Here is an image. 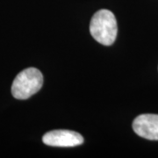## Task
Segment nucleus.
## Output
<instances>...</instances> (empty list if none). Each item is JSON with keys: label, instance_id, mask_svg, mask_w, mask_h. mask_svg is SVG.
Listing matches in <instances>:
<instances>
[{"label": "nucleus", "instance_id": "f257e3e1", "mask_svg": "<svg viewBox=\"0 0 158 158\" xmlns=\"http://www.w3.org/2000/svg\"><path fill=\"white\" fill-rule=\"evenodd\" d=\"M90 32L92 37L102 45L113 44L118 34V25L114 14L106 9L97 11L90 20Z\"/></svg>", "mask_w": 158, "mask_h": 158}, {"label": "nucleus", "instance_id": "f03ea898", "mask_svg": "<svg viewBox=\"0 0 158 158\" xmlns=\"http://www.w3.org/2000/svg\"><path fill=\"white\" fill-rule=\"evenodd\" d=\"M43 85V76L39 69L28 68L15 77L11 85V94L17 99H27L37 93Z\"/></svg>", "mask_w": 158, "mask_h": 158}, {"label": "nucleus", "instance_id": "7ed1b4c3", "mask_svg": "<svg viewBox=\"0 0 158 158\" xmlns=\"http://www.w3.org/2000/svg\"><path fill=\"white\" fill-rule=\"evenodd\" d=\"M42 141L52 147H76L84 143V137L70 130H54L44 135Z\"/></svg>", "mask_w": 158, "mask_h": 158}, {"label": "nucleus", "instance_id": "20e7f679", "mask_svg": "<svg viewBox=\"0 0 158 158\" xmlns=\"http://www.w3.org/2000/svg\"><path fill=\"white\" fill-rule=\"evenodd\" d=\"M136 135L150 141H158V114H141L133 122Z\"/></svg>", "mask_w": 158, "mask_h": 158}]
</instances>
